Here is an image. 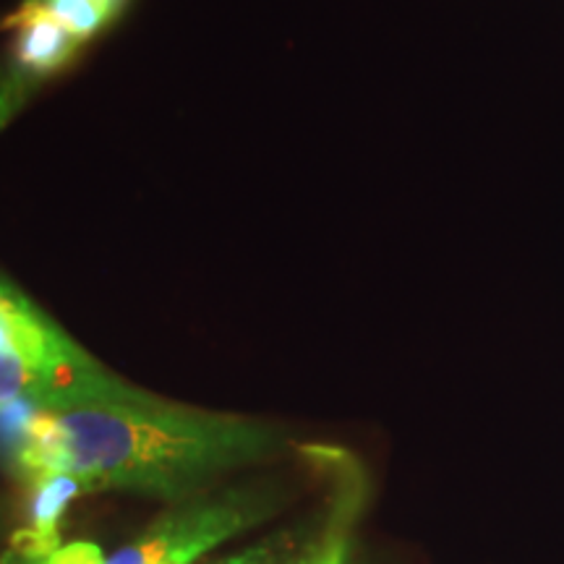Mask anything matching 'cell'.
Segmentation results:
<instances>
[{
    "mask_svg": "<svg viewBox=\"0 0 564 564\" xmlns=\"http://www.w3.org/2000/svg\"><path fill=\"white\" fill-rule=\"evenodd\" d=\"M285 447L288 436L272 423L167 403L144 390L70 411H26L13 463L24 481L68 474L87 494L129 491L178 505Z\"/></svg>",
    "mask_w": 564,
    "mask_h": 564,
    "instance_id": "1",
    "label": "cell"
},
{
    "mask_svg": "<svg viewBox=\"0 0 564 564\" xmlns=\"http://www.w3.org/2000/svg\"><path fill=\"white\" fill-rule=\"evenodd\" d=\"M144 390L97 361L30 295L0 274V413L70 411Z\"/></svg>",
    "mask_w": 564,
    "mask_h": 564,
    "instance_id": "2",
    "label": "cell"
},
{
    "mask_svg": "<svg viewBox=\"0 0 564 564\" xmlns=\"http://www.w3.org/2000/svg\"><path fill=\"white\" fill-rule=\"evenodd\" d=\"M282 494L267 484L225 486L183 499L144 528L108 564H192L278 512Z\"/></svg>",
    "mask_w": 564,
    "mask_h": 564,
    "instance_id": "3",
    "label": "cell"
},
{
    "mask_svg": "<svg viewBox=\"0 0 564 564\" xmlns=\"http://www.w3.org/2000/svg\"><path fill=\"white\" fill-rule=\"evenodd\" d=\"M0 26L13 37L9 58L40 84L74 66L84 51L42 0H21Z\"/></svg>",
    "mask_w": 564,
    "mask_h": 564,
    "instance_id": "4",
    "label": "cell"
},
{
    "mask_svg": "<svg viewBox=\"0 0 564 564\" xmlns=\"http://www.w3.org/2000/svg\"><path fill=\"white\" fill-rule=\"evenodd\" d=\"M24 484L30 486V512L26 523L13 531L11 549L32 562H47L63 546L61 525L66 510L87 491L79 478L68 474L37 476Z\"/></svg>",
    "mask_w": 564,
    "mask_h": 564,
    "instance_id": "5",
    "label": "cell"
},
{
    "mask_svg": "<svg viewBox=\"0 0 564 564\" xmlns=\"http://www.w3.org/2000/svg\"><path fill=\"white\" fill-rule=\"evenodd\" d=\"M42 3L82 45H89L121 19L129 0H42Z\"/></svg>",
    "mask_w": 564,
    "mask_h": 564,
    "instance_id": "6",
    "label": "cell"
},
{
    "mask_svg": "<svg viewBox=\"0 0 564 564\" xmlns=\"http://www.w3.org/2000/svg\"><path fill=\"white\" fill-rule=\"evenodd\" d=\"M37 89L40 82L24 74L11 58L0 61V133L9 129L13 118L32 102Z\"/></svg>",
    "mask_w": 564,
    "mask_h": 564,
    "instance_id": "7",
    "label": "cell"
},
{
    "mask_svg": "<svg viewBox=\"0 0 564 564\" xmlns=\"http://www.w3.org/2000/svg\"><path fill=\"white\" fill-rule=\"evenodd\" d=\"M42 564H108V556L91 541H70V544H63L51 560Z\"/></svg>",
    "mask_w": 564,
    "mask_h": 564,
    "instance_id": "8",
    "label": "cell"
},
{
    "mask_svg": "<svg viewBox=\"0 0 564 564\" xmlns=\"http://www.w3.org/2000/svg\"><path fill=\"white\" fill-rule=\"evenodd\" d=\"M345 554H348V541H345L343 535H335V539H329V544L322 549L319 556L308 564H345Z\"/></svg>",
    "mask_w": 564,
    "mask_h": 564,
    "instance_id": "9",
    "label": "cell"
},
{
    "mask_svg": "<svg viewBox=\"0 0 564 564\" xmlns=\"http://www.w3.org/2000/svg\"><path fill=\"white\" fill-rule=\"evenodd\" d=\"M0 564H42V562L26 560V556H21L19 552H13V549L9 546L3 554H0Z\"/></svg>",
    "mask_w": 564,
    "mask_h": 564,
    "instance_id": "10",
    "label": "cell"
}]
</instances>
